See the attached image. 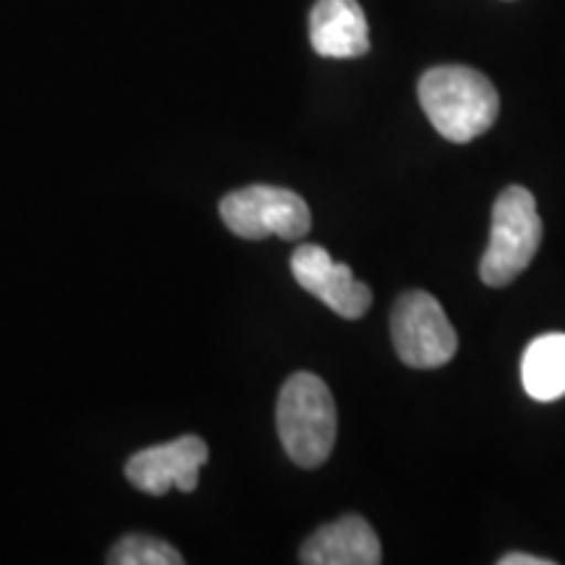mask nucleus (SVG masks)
<instances>
[{
    "mask_svg": "<svg viewBox=\"0 0 565 565\" xmlns=\"http://www.w3.org/2000/svg\"><path fill=\"white\" fill-rule=\"evenodd\" d=\"M299 561L307 565H380L383 547L362 515H343L303 542Z\"/></svg>",
    "mask_w": 565,
    "mask_h": 565,
    "instance_id": "nucleus-9",
    "label": "nucleus"
},
{
    "mask_svg": "<svg viewBox=\"0 0 565 565\" xmlns=\"http://www.w3.org/2000/svg\"><path fill=\"white\" fill-rule=\"evenodd\" d=\"M542 217L534 194L524 186H508L492 207L490 244L479 263L487 286L503 288L532 265L542 244Z\"/></svg>",
    "mask_w": 565,
    "mask_h": 565,
    "instance_id": "nucleus-3",
    "label": "nucleus"
},
{
    "mask_svg": "<svg viewBox=\"0 0 565 565\" xmlns=\"http://www.w3.org/2000/svg\"><path fill=\"white\" fill-rule=\"evenodd\" d=\"M278 437L282 450L301 469H317L335 448L338 414L324 380L312 372H296L278 395Z\"/></svg>",
    "mask_w": 565,
    "mask_h": 565,
    "instance_id": "nucleus-2",
    "label": "nucleus"
},
{
    "mask_svg": "<svg viewBox=\"0 0 565 565\" xmlns=\"http://www.w3.org/2000/svg\"><path fill=\"white\" fill-rule=\"evenodd\" d=\"M500 565H553L550 557H534V555H524V553H508L498 561Z\"/></svg>",
    "mask_w": 565,
    "mask_h": 565,
    "instance_id": "nucleus-12",
    "label": "nucleus"
},
{
    "mask_svg": "<svg viewBox=\"0 0 565 565\" xmlns=\"http://www.w3.org/2000/svg\"><path fill=\"white\" fill-rule=\"evenodd\" d=\"M416 92L435 131L456 145L482 137L498 121V89L484 74L469 66H435L424 71Z\"/></svg>",
    "mask_w": 565,
    "mask_h": 565,
    "instance_id": "nucleus-1",
    "label": "nucleus"
},
{
    "mask_svg": "<svg viewBox=\"0 0 565 565\" xmlns=\"http://www.w3.org/2000/svg\"><path fill=\"white\" fill-rule=\"evenodd\" d=\"M309 42L322 58H362L370 53V24L356 0H317L309 13Z\"/></svg>",
    "mask_w": 565,
    "mask_h": 565,
    "instance_id": "nucleus-8",
    "label": "nucleus"
},
{
    "mask_svg": "<svg viewBox=\"0 0 565 565\" xmlns=\"http://www.w3.org/2000/svg\"><path fill=\"white\" fill-rule=\"evenodd\" d=\"M221 217L225 228L249 242L267 236L299 242L312 228V212L299 194L291 189L265 186V183L225 194Z\"/></svg>",
    "mask_w": 565,
    "mask_h": 565,
    "instance_id": "nucleus-4",
    "label": "nucleus"
},
{
    "mask_svg": "<svg viewBox=\"0 0 565 565\" xmlns=\"http://www.w3.org/2000/svg\"><path fill=\"white\" fill-rule=\"evenodd\" d=\"M108 563L113 565H181L183 557L175 547L158 536L131 534L124 536L116 547L110 550Z\"/></svg>",
    "mask_w": 565,
    "mask_h": 565,
    "instance_id": "nucleus-11",
    "label": "nucleus"
},
{
    "mask_svg": "<svg viewBox=\"0 0 565 565\" xmlns=\"http://www.w3.org/2000/svg\"><path fill=\"white\" fill-rule=\"evenodd\" d=\"M207 461V443L196 435H186L173 443L139 450L126 463V477L137 490L154 494V498L166 494L171 487H179L181 492H194L200 484L202 466Z\"/></svg>",
    "mask_w": 565,
    "mask_h": 565,
    "instance_id": "nucleus-6",
    "label": "nucleus"
},
{
    "mask_svg": "<svg viewBox=\"0 0 565 565\" xmlns=\"http://www.w3.org/2000/svg\"><path fill=\"white\" fill-rule=\"evenodd\" d=\"M391 333L401 362L414 370H437L458 351V335L440 301L427 291H408L395 301Z\"/></svg>",
    "mask_w": 565,
    "mask_h": 565,
    "instance_id": "nucleus-5",
    "label": "nucleus"
},
{
    "mask_svg": "<svg viewBox=\"0 0 565 565\" xmlns=\"http://www.w3.org/2000/svg\"><path fill=\"white\" fill-rule=\"evenodd\" d=\"M521 383L529 398L553 404L565 395V333L534 338L521 356Z\"/></svg>",
    "mask_w": 565,
    "mask_h": 565,
    "instance_id": "nucleus-10",
    "label": "nucleus"
},
{
    "mask_svg": "<svg viewBox=\"0 0 565 565\" xmlns=\"http://www.w3.org/2000/svg\"><path fill=\"white\" fill-rule=\"evenodd\" d=\"M291 273L303 291L317 296L343 320H359L372 307V291L353 278L351 267L335 263L322 246L301 244L291 257Z\"/></svg>",
    "mask_w": 565,
    "mask_h": 565,
    "instance_id": "nucleus-7",
    "label": "nucleus"
}]
</instances>
